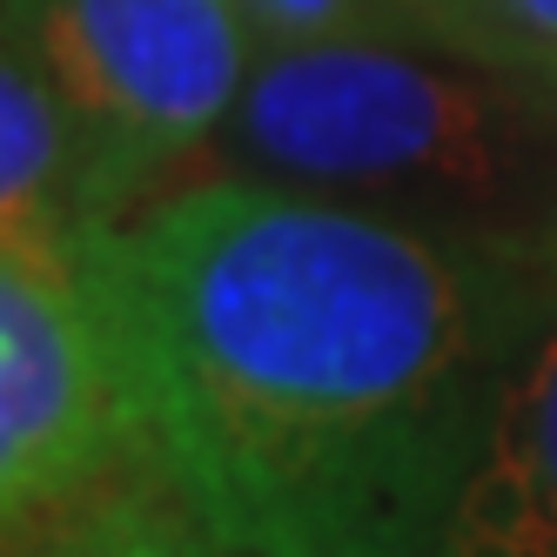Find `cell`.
<instances>
[{"instance_id": "277c9868", "label": "cell", "mask_w": 557, "mask_h": 557, "mask_svg": "<svg viewBox=\"0 0 557 557\" xmlns=\"http://www.w3.org/2000/svg\"><path fill=\"white\" fill-rule=\"evenodd\" d=\"M148 470L82 256H0V557Z\"/></svg>"}, {"instance_id": "8992f818", "label": "cell", "mask_w": 557, "mask_h": 557, "mask_svg": "<svg viewBox=\"0 0 557 557\" xmlns=\"http://www.w3.org/2000/svg\"><path fill=\"white\" fill-rule=\"evenodd\" d=\"M95 228L67 114L0 27V256H82Z\"/></svg>"}, {"instance_id": "52a82bcc", "label": "cell", "mask_w": 557, "mask_h": 557, "mask_svg": "<svg viewBox=\"0 0 557 557\" xmlns=\"http://www.w3.org/2000/svg\"><path fill=\"white\" fill-rule=\"evenodd\" d=\"M14 557H222V550L162 476L128 470L88 504H74L61 524L27 537Z\"/></svg>"}, {"instance_id": "30bf717a", "label": "cell", "mask_w": 557, "mask_h": 557, "mask_svg": "<svg viewBox=\"0 0 557 557\" xmlns=\"http://www.w3.org/2000/svg\"><path fill=\"white\" fill-rule=\"evenodd\" d=\"M544 249V262H550V275H557V228H550V243H537Z\"/></svg>"}, {"instance_id": "ba28073f", "label": "cell", "mask_w": 557, "mask_h": 557, "mask_svg": "<svg viewBox=\"0 0 557 557\" xmlns=\"http://www.w3.org/2000/svg\"><path fill=\"white\" fill-rule=\"evenodd\" d=\"M423 48L557 101V0H410Z\"/></svg>"}, {"instance_id": "3957f363", "label": "cell", "mask_w": 557, "mask_h": 557, "mask_svg": "<svg viewBox=\"0 0 557 557\" xmlns=\"http://www.w3.org/2000/svg\"><path fill=\"white\" fill-rule=\"evenodd\" d=\"M0 27L61 101L101 228L222 141L262 54L235 0H0Z\"/></svg>"}, {"instance_id": "7a4b0ae2", "label": "cell", "mask_w": 557, "mask_h": 557, "mask_svg": "<svg viewBox=\"0 0 557 557\" xmlns=\"http://www.w3.org/2000/svg\"><path fill=\"white\" fill-rule=\"evenodd\" d=\"M544 95L410 41L262 48L228 114V154L309 195L497 202L524 169Z\"/></svg>"}, {"instance_id": "5b68a950", "label": "cell", "mask_w": 557, "mask_h": 557, "mask_svg": "<svg viewBox=\"0 0 557 557\" xmlns=\"http://www.w3.org/2000/svg\"><path fill=\"white\" fill-rule=\"evenodd\" d=\"M436 557H557V309L510 356Z\"/></svg>"}, {"instance_id": "6da1fadb", "label": "cell", "mask_w": 557, "mask_h": 557, "mask_svg": "<svg viewBox=\"0 0 557 557\" xmlns=\"http://www.w3.org/2000/svg\"><path fill=\"white\" fill-rule=\"evenodd\" d=\"M141 457L222 557H436L544 249L262 175L175 182L82 249Z\"/></svg>"}, {"instance_id": "9c48e42d", "label": "cell", "mask_w": 557, "mask_h": 557, "mask_svg": "<svg viewBox=\"0 0 557 557\" xmlns=\"http://www.w3.org/2000/svg\"><path fill=\"white\" fill-rule=\"evenodd\" d=\"M262 48L302 41H410L423 48L410 0H235Z\"/></svg>"}]
</instances>
